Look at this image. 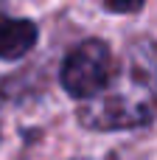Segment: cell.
<instances>
[{
    "instance_id": "obj_1",
    "label": "cell",
    "mask_w": 157,
    "mask_h": 160,
    "mask_svg": "<svg viewBox=\"0 0 157 160\" xmlns=\"http://www.w3.org/2000/svg\"><path fill=\"white\" fill-rule=\"evenodd\" d=\"M79 121L96 132L135 129L157 118V45L135 37L124 45L110 84L79 101Z\"/></svg>"
},
{
    "instance_id": "obj_5",
    "label": "cell",
    "mask_w": 157,
    "mask_h": 160,
    "mask_svg": "<svg viewBox=\"0 0 157 160\" xmlns=\"http://www.w3.org/2000/svg\"><path fill=\"white\" fill-rule=\"evenodd\" d=\"M110 11H118V14H129V11H138L143 6V0H101Z\"/></svg>"
},
{
    "instance_id": "obj_4",
    "label": "cell",
    "mask_w": 157,
    "mask_h": 160,
    "mask_svg": "<svg viewBox=\"0 0 157 160\" xmlns=\"http://www.w3.org/2000/svg\"><path fill=\"white\" fill-rule=\"evenodd\" d=\"M37 45V25L20 17L0 14V59H20Z\"/></svg>"
},
{
    "instance_id": "obj_2",
    "label": "cell",
    "mask_w": 157,
    "mask_h": 160,
    "mask_svg": "<svg viewBox=\"0 0 157 160\" xmlns=\"http://www.w3.org/2000/svg\"><path fill=\"white\" fill-rule=\"evenodd\" d=\"M115 68H118V59L112 56L107 42L84 39L65 56L62 70H59V82L76 101H84V98L98 96L110 84Z\"/></svg>"
},
{
    "instance_id": "obj_3",
    "label": "cell",
    "mask_w": 157,
    "mask_h": 160,
    "mask_svg": "<svg viewBox=\"0 0 157 160\" xmlns=\"http://www.w3.org/2000/svg\"><path fill=\"white\" fill-rule=\"evenodd\" d=\"M39 121L25 93L0 82V160H22L37 141Z\"/></svg>"
}]
</instances>
